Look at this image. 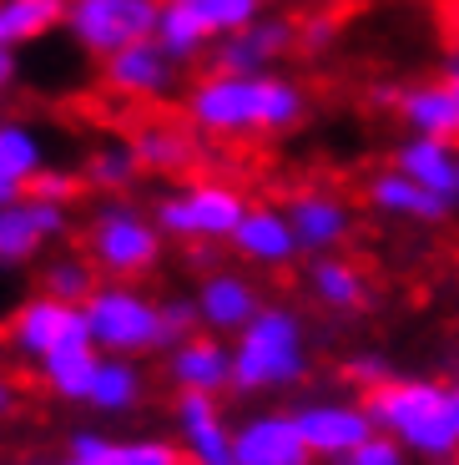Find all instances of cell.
<instances>
[{"label": "cell", "mask_w": 459, "mask_h": 465, "mask_svg": "<svg viewBox=\"0 0 459 465\" xmlns=\"http://www.w3.org/2000/svg\"><path fill=\"white\" fill-rule=\"evenodd\" d=\"M182 116L207 142L238 137H283L308 116V92L293 76H248V71H212L207 66L182 96Z\"/></svg>", "instance_id": "6da1fadb"}, {"label": "cell", "mask_w": 459, "mask_h": 465, "mask_svg": "<svg viewBox=\"0 0 459 465\" xmlns=\"http://www.w3.org/2000/svg\"><path fill=\"white\" fill-rule=\"evenodd\" d=\"M379 430H389L414 460H459V380L429 374H389L364 395Z\"/></svg>", "instance_id": "7a4b0ae2"}, {"label": "cell", "mask_w": 459, "mask_h": 465, "mask_svg": "<svg viewBox=\"0 0 459 465\" xmlns=\"http://www.w3.org/2000/svg\"><path fill=\"white\" fill-rule=\"evenodd\" d=\"M308 380V324L288 303H263V314L232 339V395H283Z\"/></svg>", "instance_id": "3957f363"}, {"label": "cell", "mask_w": 459, "mask_h": 465, "mask_svg": "<svg viewBox=\"0 0 459 465\" xmlns=\"http://www.w3.org/2000/svg\"><path fill=\"white\" fill-rule=\"evenodd\" d=\"M161 248H167V232L132 198H102L86 218V253L102 268V279H147L161 268Z\"/></svg>", "instance_id": "277c9868"}, {"label": "cell", "mask_w": 459, "mask_h": 465, "mask_svg": "<svg viewBox=\"0 0 459 465\" xmlns=\"http://www.w3.org/2000/svg\"><path fill=\"white\" fill-rule=\"evenodd\" d=\"M242 213H248V198L232 183H222V177H187V183H177L172 193H161L151 203L157 228L187 248L228 243L232 228L242 223Z\"/></svg>", "instance_id": "5b68a950"}, {"label": "cell", "mask_w": 459, "mask_h": 465, "mask_svg": "<svg viewBox=\"0 0 459 465\" xmlns=\"http://www.w3.org/2000/svg\"><path fill=\"white\" fill-rule=\"evenodd\" d=\"M86 334L102 354H127V360H142V354H157L161 344V299H151L142 283L127 279H102L96 293L86 303Z\"/></svg>", "instance_id": "8992f818"}, {"label": "cell", "mask_w": 459, "mask_h": 465, "mask_svg": "<svg viewBox=\"0 0 459 465\" xmlns=\"http://www.w3.org/2000/svg\"><path fill=\"white\" fill-rule=\"evenodd\" d=\"M161 0H66V21L61 31L76 41L86 56L106 61L116 51L151 41L157 35Z\"/></svg>", "instance_id": "52a82bcc"}, {"label": "cell", "mask_w": 459, "mask_h": 465, "mask_svg": "<svg viewBox=\"0 0 459 465\" xmlns=\"http://www.w3.org/2000/svg\"><path fill=\"white\" fill-rule=\"evenodd\" d=\"M81 339H92L86 334V309L66 303V299H51V293L21 299L11 309V319H5V344H11V354H21L31 364H41L46 354H56L66 344H81Z\"/></svg>", "instance_id": "ba28073f"}, {"label": "cell", "mask_w": 459, "mask_h": 465, "mask_svg": "<svg viewBox=\"0 0 459 465\" xmlns=\"http://www.w3.org/2000/svg\"><path fill=\"white\" fill-rule=\"evenodd\" d=\"M298 51V21L293 15L263 11L253 25H242L232 35H218L212 51H207V66L212 71H248V76H263V71H278V61H288Z\"/></svg>", "instance_id": "9c48e42d"}, {"label": "cell", "mask_w": 459, "mask_h": 465, "mask_svg": "<svg viewBox=\"0 0 459 465\" xmlns=\"http://www.w3.org/2000/svg\"><path fill=\"white\" fill-rule=\"evenodd\" d=\"M182 82V66H177L157 41H137V46L116 51V56L102 61V86L127 106H151L167 102Z\"/></svg>", "instance_id": "30bf717a"}, {"label": "cell", "mask_w": 459, "mask_h": 465, "mask_svg": "<svg viewBox=\"0 0 459 465\" xmlns=\"http://www.w3.org/2000/svg\"><path fill=\"white\" fill-rule=\"evenodd\" d=\"M71 228V208L66 203H46V198H15L0 208V268H25L46 253L56 238H66Z\"/></svg>", "instance_id": "8fae6325"}, {"label": "cell", "mask_w": 459, "mask_h": 465, "mask_svg": "<svg viewBox=\"0 0 459 465\" xmlns=\"http://www.w3.org/2000/svg\"><path fill=\"white\" fill-rule=\"evenodd\" d=\"M394 112H399V122L414 137L459 142V51H449L435 76L399 86V106Z\"/></svg>", "instance_id": "7c38bea8"}, {"label": "cell", "mask_w": 459, "mask_h": 465, "mask_svg": "<svg viewBox=\"0 0 459 465\" xmlns=\"http://www.w3.org/2000/svg\"><path fill=\"white\" fill-rule=\"evenodd\" d=\"M293 420H298L303 440H308V450L318 455V460H338V455H348L354 445H364L368 435L379 430L374 425V415H368L364 400H303V405H293Z\"/></svg>", "instance_id": "4fadbf2b"}, {"label": "cell", "mask_w": 459, "mask_h": 465, "mask_svg": "<svg viewBox=\"0 0 459 465\" xmlns=\"http://www.w3.org/2000/svg\"><path fill=\"white\" fill-rule=\"evenodd\" d=\"M232 450H238V465H318L293 410H253V415H242L232 425Z\"/></svg>", "instance_id": "5bb4252c"}, {"label": "cell", "mask_w": 459, "mask_h": 465, "mask_svg": "<svg viewBox=\"0 0 459 465\" xmlns=\"http://www.w3.org/2000/svg\"><path fill=\"white\" fill-rule=\"evenodd\" d=\"M172 430L187 465H238L232 450V420L218 395H177L172 400Z\"/></svg>", "instance_id": "9a60e30c"}, {"label": "cell", "mask_w": 459, "mask_h": 465, "mask_svg": "<svg viewBox=\"0 0 459 465\" xmlns=\"http://www.w3.org/2000/svg\"><path fill=\"white\" fill-rule=\"evenodd\" d=\"M192 299H197V314H202V329L222 339H238L268 303L263 289L248 273H238V268H207Z\"/></svg>", "instance_id": "2e32d148"}, {"label": "cell", "mask_w": 459, "mask_h": 465, "mask_svg": "<svg viewBox=\"0 0 459 465\" xmlns=\"http://www.w3.org/2000/svg\"><path fill=\"white\" fill-rule=\"evenodd\" d=\"M228 248L253 268H293L303 258L293 218H288V208H278V203H248V213H242V223L232 228Z\"/></svg>", "instance_id": "e0dca14e"}, {"label": "cell", "mask_w": 459, "mask_h": 465, "mask_svg": "<svg viewBox=\"0 0 459 465\" xmlns=\"http://www.w3.org/2000/svg\"><path fill=\"white\" fill-rule=\"evenodd\" d=\"M167 380L177 395H222L232 390V339L197 329L192 339L167 349Z\"/></svg>", "instance_id": "ac0fdd59"}, {"label": "cell", "mask_w": 459, "mask_h": 465, "mask_svg": "<svg viewBox=\"0 0 459 465\" xmlns=\"http://www.w3.org/2000/svg\"><path fill=\"white\" fill-rule=\"evenodd\" d=\"M288 218H293V232H298V248L303 258H318V253H338L354 232V208H348L338 193L328 187H303L283 203Z\"/></svg>", "instance_id": "d6986e66"}, {"label": "cell", "mask_w": 459, "mask_h": 465, "mask_svg": "<svg viewBox=\"0 0 459 465\" xmlns=\"http://www.w3.org/2000/svg\"><path fill=\"white\" fill-rule=\"evenodd\" d=\"M364 198L374 213H384V218L394 223H414V228H439V223H449V203L435 198L429 187H419L409 173H399V167H384V173H374L364 183Z\"/></svg>", "instance_id": "ffe728a7"}, {"label": "cell", "mask_w": 459, "mask_h": 465, "mask_svg": "<svg viewBox=\"0 0 459 465\" xmlns=\"http://www.w3.org/2000/svg\"><path fill=\"white\" fill-rule=\"evenodd\" d=\"M127 142L147 177H187L197 167V157H202L192 122H142Z\"/></svg>", "instance_id": "44dd1931"}, {"label": "cell", "mask_w": 459, "mask_h": 465, "mask_svg": "<svg viewBox=\"0 0 459 465\" xmlns=\"http://www.w3.org/2000/svg\"><path fill=\"white\" fill-rule=\"evenodd\" d=\"M394 167L409 173L419 187H429L435 198H444L459 213V142H439V137H404L394 147Z\"/></svg>", "instance_id": "7402d4cb"}, {"label": "cell", "mask_w": 459, "mask_h": 465, "mask_svg": "<svg viewBox=\"0 0 459 465\" xmlns=\"http://www.w3.org/2000/svg\"><path fill=\"white\" fill-rule=\"evenodd\" d=\"M66 455H86L102 465H187L182 445L167 435H132V440H112L102 430H76L66 440Z\"/></svg>", "instance_id": "603a6c76"}, {"label": "cell", "mask_w": 459, "mask_h": 465, "mask_svg": "<svg viewBox=\"0 0 459 465\" xmlns=\"http://www.w3.org/2000/svg\"><path fill=\"white\" fill-rule=\"evenodd\" d=\"M308 293L328 314H364L374 289H368L364 268L348 263L344 253H318V258H308Z\"/></svg>", "instance_id": "cb8c5ba5"}, {"label": "cell", "mask_w": 459, "mask_h": 465, "mask_svg": "<svg viewBox=\"0 0 459 465\" xmlns=\"http://www.w3.org/2000/svg\"><path fill=\"white\" fill-rule=\"evenodd\" d=\"M35 370H41V380H46V390L56 400L86 405V400H92V384H96V370H102V349H96L92 339H81V344H66V349H56V354H46Z\"/></svg>", "instance_id": "d4e9b609"}, {"label": "cell", "mask_w": 459, "mask_h": 465, "mask_svg": "<svg viewBox=\"0 0 459 465\" xmlns=\"http://www.w3.org/2000/svg\"><path fill=\"white\" fill-rule=\"evenodd\" d=\"M167 56L177 61V66H187V61L207 56L212 51V25L202 21V11H197V0H161V15H157V35H151Z\"/></svg>", "instance_id": "484cf974"}, {"label": "cell", "mask_w": 459, "mask_h": 465, "mask_svg": "<svg viewBox=\"0 0 459 465\" xmlns=\"http://www.w3.org/2000/svg\"><path fill=\"white\" fill-rule=\"evenodd\" d=\"M46 137L31 127V122H15V116H0V183L31 193V183L46 173Z\"/></svg>", "instance_id": "4316f807"}, {"label": "cell", "mask_w": 459, "mask_h": 465, "mask_svg": "<svg viewBox=\"0 0 459 465\" xmlns=\"http://www.w3.org/2000/svg\"><path fill=\"white\" fill-rule=\"evenodd\" d=\"M142 400H147V374H142V364L127 360V354H102V370H96V384H92V400L86 405L96 415H132Z\"/></svg>", "instance_id": "83f0119b"}, {"label": "cell", "mask_w": 459, "mask_h": 465, "mask_svg": "<svg viewBox=\"0 0 459 465\" xmlns=\"http://www.w3.org/2000/svg\"><path fill=\"white\" fill-rule=\"evenodd\" d=\"M61 21H66V0H0V46L21 51L61 31Z\"/></svg>", "instance_id": "f1b7e54d"}, {"label": "cell", "mask_w": 459, "mask_h": 465, "mask_svg": "<svg viewBox=\"0 0 459 465\" xmlns=\"http://www.w3.org/2000/svg\"><path fill=\"white\" fill-rule=\"evenodd\" d=\"M137 177H142V163L127 137H112L102 147H92V157L81 167V183L96 187L102 198H127L132 187H137Z\"/></svg>", "instance_id": "f546056e"}, {"label": "cell", "mask_w": 459, "mask_h": 465, "mask_svg": "<svg viewBox=\"0 0 459 465\" xmlns=\"http://www.w3.org/2000/svg\"><path fill=\"white\" fill-rule=\"evenodd\" d=\"M102 283V268L92 263V253H56L51 263H41V293L66 303H86Z\"/></svg>", "instance_id": "4dcf8cb0"}, {"label": "cell", "mask_w": 459, "mask_h": 465, "mask_svg": "<svg viewBox=\"0 0 459 465\" xmlns=\"http://www.w3.org/2000/svg\"><path fill=\"white\" fill-rule=\"evenodd\" d=\"M197 11L212 25V35H232L242 25H253L268 11V0H197Z\"/></svg>", "instance_id": "1f68e13d"}, {"label": "cell", "mask_w": 459, "mask_h": 465, "mask_svg": "<svg viewBox=\"0 0 459 465\" xmlns=\"http://www.w3.org/2000/svg\"><path fill=\"white\" fill-rule=\"evenodd\" d=\"M202 329V314H197V299L192 293H172V299H161V344L172 349L182 339H192Z\"/></svg>", "instance_id": "d6a6232c"}, {"label": "cell", "mask_w": 459, "mask_h": 465, "mask_svg": "<svg viewBox=\"0 0 459 465\" xmlns=\"http://www.w3.org/2000/svg\"><path fill=\"white\" fill-rule=\"evenodd\" d=\"M333 465H409V450H404L389 430H374L364 445H354V450L338 455Z\"/></svg>", "instance_id": "836d02e7"}, {"label": "cell", "mask_w": 459, "mask_h": 465, "mask_svg": "<svg viewBox=\"0 0 459 465\" xmlns=\"http://www.w3.org/2000/svg\"><path fill=\"white\" fill-rule=\"evenodd\" d=\"M333 41H338V21H333V11L298 15V51L303 56H328Z\"/></svg>", "instance_id": "e575fe53"}, {"label": "cell", "mask_w": 459, "mask_h": 465, "mask_svg": "<svg viewBox=\"0 0 459 465\" xmlns=\"http://www.w3.org/2000/svg\"><path fill=\"white\" fill-rule=\"evenodd\" d=\"M344 374H348V384H358V390H374V384H384L394 370H389V360H384V354L364 349V354H354V360L344 364Z\"/></svg>", "instance_id": "d590c367"}, {"label": "cell", "mask_w": 459, "mask_h": 465, "mask_svg": "<svg viewBox=\"0 0 459 465\" xmlns=\"http://www.w3.org/2000/svg\"><path fill=\"white\" fill-rule=\"evenodd\" d=\"M76 177H71V173H61V167H46V173H41V177H35V183H31V198H46V203H66V208H71V198H76Z\"/></svg>", "instance_id": "8d00e7d4"}, {"label": "cell", "mask_w": 459, "mask_h": 465, "mask_svg": "<svg viewBox=\"0 0 459 465\" xmlns=\"http://www.w3.org/2000/svg\"><path fill=\"white\" fill-rule=\"evenodd\" d=\"M368 102H374V106H384V112H394V106H399V86H394V82L374 86V92H368Z\"/></svg>", "instance_id": "74e56055"}, {"label": "cell", "mask_w": 459, "mask_h": 465, "mask_svg": "<svg viewBox=\"0 0 459 465\" xmlns=\"http://www.w3.org/2000/svg\"><path fill=\"white\" fill-rule=\"evenodd\" d=\"M11 86H15V51L0 46V96L11 92Z\"/></svg>", "instance_id": "f35d334b"}, {"label": "cell", "mask_w": 459, "mask_h": 465, "mask_svg": "<svg viewBox=\"0 0 459 465\" xmlns=\"http://www.w3.org/2000/svg\"><path fill=\"white\" fill-rule=\"evenodd\" d=\"M11 405H15V384L0 374V415H11Z\"/></svg>", "instance_id": "ab89813d"}, {"label": "cell", "mask_w": 459, "mask_h": 465, "mask_svg": "<svg viewBox=\"0 0 459 465\" xmlns=\"http://www.w3.org/2000/svg\"><path fill=\"white\" fill-rule=\"evenodd\" d=\"M61 465H102V460H86V455H66Z\"/></svg>", "instance_id": "60d3db41"}]
</instances>
